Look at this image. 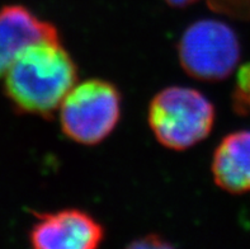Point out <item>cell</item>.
<instances>
[{
  "instance_id": "cell-3",
  "label": "cell",
  "mask_w": 250,
  "mask_h": 249,
  "mask_svg": "<svg viewBox=\"0 0 250 249\" xmlns=\"http://www.w3.org/2000/svg\"><path fill=\"white\" fill-rule=\"evenodd\" d=\"M121 117V94L116 85L92 79L74 85L61 103L63 134L83 145H95L111 135Z\"/></svg>"
},
{
  "instance_id": "cell-7",
  "label": "cell",
  "mask_w": 250,
  "mask_h": 249,
  "mask_svg": "<svg viewBox=\"0 0 250 249\" xmlns=\"http://www.w3.org/2000/svg\"><path fill=\"white\" fill-rule=\"evenodd\" d=\"M212 174L224 191L250 192V131H236L220 142L213 154Z\"/></svg>"
},
{
  "instance_id": "cell-8",
  "label": "cell",
  "mask_w": 250,
  "mask_h": 249,
  "mask_svg": "<svg viewBox=\"0 0 250 249\" xmlns=\"http://www.w3.org/2000/svg\"><path fill=\"white\" fill-rule=\"evenodd\" d=\"M234 107L241 114H247L250 110V63L239 70L234 91Z\"/></svg>"
},
{
  "instance_id": "cell-1",
  "label": "cell",
  "mask_w": 250,
  "mask_h": 249,
  "mask_svg": "<svg viewBox=\"0 0 250 249\" xmlns=\"http://www.w3.org/2000/svg\"><path fill=\"white\" fill-rule=\"evenodd\" d=\"M78 79L74 60L60 42L23 48L5 73L6 97L19 112L51 117Z\"/></svg>"
},
{
  "instance_id": "cell-2",
  "label": "cell",
  "mask_w": 250,
  "mask_h": 249,
  "mask_svg": "<svg viewBox=\"0 0 250 249\" xmlns=\"http://www.w3.org/2000/svg\"><path fill=\"white\" fill-rule=\"evenodd\" d=\"M213 123V104L196 89L169 87L150 103V129L156 140L171 150H186L205 140Z\"/></svg>"
},
{
  "instance_id": "cell-9",
  "label": "cell",
  "mask_w": 250,
  "mask_h": 249,
  "mask_svg": "<svg viewBox=\"0 0 250 249\" xmlns=\"http://www.w3.org/2000/svg\"><path fill=\"white\" fill-rule=\"evenodd\" d=\"M208 8L236 19H250V0H207Z\"/></svg>"
},
{
  "instance_id": "cell-4",
  "label": "cell",
  "mask_w": 250,
  "mask_h": 249,
  "mask_svg": "<svg viewBox=\"0 0 250 249\" xmlns=\"http://www.w3.org/2000/svg\"><path fill=\"white\" fill-rule=\"evenodd\" d=\"M184 71L194 79L219 82L231 75L240 59V42L231 27L216 19L192 23L178 44Z\"/></svg>"
},
{
  "instance_id": "cell-10",
  "label": "cell",
  "mask_w": 250,
  "mask_h": 249,
  "mask_svg": "<svg viewBox=\"0 0 250 249\" xmlns=\"http://www.w3.org/2000/svg\"><path fill=\"white\" fill-rule=\"evenodd\" d=\"M131 248H169L171 247L170 242L163 239L160 235L149 234L143 238H139L130 244Z\"/></svg>"
},
{
  "instance_id": "cell-11",
  "label": "cell",
  "mask_w": 250,
  "mask_h": 249,
  "mask_svg": "<svg viewBox=\"0 0 250 249\" xmlns=\"http://www.w3.org/2000/svg\"><path fill=\"white\" fill-rule=\"evenodd\" d=\"M167 3L170 6H175V8H184V6H188L190 4H194L198 0H165Z\"/></svg>"
},
{
  "instance_id": "cell-6",
  "label": "cell",
  "mask_w": 250,
  "mask_h": 249,
  "mask_svg": "<svg viewBox=\"0 0 250 249\" xmlns=\"http://www.w3.org/2000/svg\"><path fill=\"white\" fill-rule=\"evenodd\" d=\"M54 24L44 22L23 5H5L0 9V76L24 47L40 42H59Z\"/></svg>"
},
{
  "instance_id": "cell-5",
  "label": "cell",
  "mask_w": 250,
  "mask_h": 249,
  "mask_svg": "<svg viewBox=\"0 0 250 249\" xmlns=\"http://www.w3.org/2000/svg\"><path fill=\"white\" fill-rule=\"evenodd\" d=\"M36 216L29 239L37 249H93L104 238V229L98 221L78 208Z\"/></svg>"
}]
</instances>
